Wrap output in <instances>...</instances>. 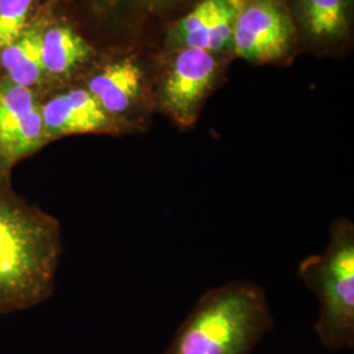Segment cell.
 <instances>
[{"instance_id":"1","label":"cell","mask_w":354,"mask_h":354,"mask_svg":"<svg viewBox=\"0 0 354 354\" xmlns=\"http://www.w3.org/2000/svg\"><path fill=\"white\" fill-rule=\"evenodd\" d=\"M62 252L61 222L0 178V315L50 298Z\"/></svg>"},{"instance_id":"2","label":"cell","mask_w":354,"mask_h":354,"mask_svg":"<svg viewBox=\"0 0 354 354\" xmlns=\"http://www.w3.org/2000/svg\"><path fill=\"white\" fill-rule=\"evenodd\" d=\"M273 327L264 289L234 281L200 297L165 354H252Z\"/></svg>"},{"instance_id":"3","label":"cell","mask_w":354,"mask_h":354,"mask_svg":"<svg viewBox=\"0 0 354 354\" xmlns=\"http://www.w3.org/2000/svg\"><path fill=\"white\" fill-rule=\"evenodd\" d=\"M304 285L315 292V332L329 351L354 348V223L336 218L324 251L306 257L298 268Z\"/></svg>"},{"instance_id":"4","label":"cell","mask_w":354,"mask_h":354,"mask_svg":"<svg viewBox=\"0 0 354 354\" xmlns=\"http://www.w3.org/2000/svg\"><path fill=\"white\" fill-rule=\"evenodd\" d=\"M48 143L37 92L0 76V178Z\"/></svg>"},{"instance_id":"5","label":"cell","mask_w":354,"mask_h":354,"mask_svg":"<svg viewBox=\"0 0 354 354\" xmlns=\"http://www.w3.org/2000/svg\"><path fill=\"white\" fill-rule=\"evenodd\" d=\"M216 62L212 53L183 49L174 61L159 95V106L177 125L194 124L213 86Z\"/></svg>"},{"instance_id":"6","label":"cell","mask_w":354,"mask_h":354,"mask_svg":"<svg viewBox=\"0 0 354 354\" xmlns=\"http://www.w3.org/2000/svg\"><path fill=\"white\" fill-rule=\"evenodd\" d=\"M290 19L274 0L243 3L234 28L236 54L257 62L281 57L290 44Z\"/></svg>"},{"instance_id":"7","label":"cell","mask_w":354,"mask_h":354,"mask_svg":"<svg viewBox=\"0 0 354 354\" xmlns=\"http://www.w3.org/2000/svg\"><path fill=\"white\" fill-rule=\"evenodd\" d=\"M46 140L83 134H117L127 127L114 120L87 88H73L41 99Z\"/></svg>"},{"instance_id":"8","label":"cell","mask_w":354,"mask_h":354,"mask_svg":"<svg viewBox=\"0 0 354 354\" xmlns=\"http://www.w3.org/2000/svg\"><path fill=\"white\" fill-rule=\"evenodd\" d=\"M244 0H203L175 29L183 49L219 51L232 45L234 28Z\"/></svg>"},{"instance_id":"9","label":"cell","mask_w":354,"mask_h":354,"mask_svg":"<svg viewBox=\"0 0 354 354\" xmlns=\"http://www.w3.org/2000/svg\"><path fill=\"white\" fill-rule=\"evenodd\" d=\"M87 89L111 117L124 127H133L143 106L142 73L136 64L124 61L106 66L89 79Z\"/></svg>"},{"instance_id":"10","label":"cell","mask_w":354,"mask_h":354,"mask_svg":"<svg viewBox=\"0 0 354 354\" xmlns=\"http://www.w3.org/2000/svg\"><path fill=\"white\" fill-rule=\"evenodd\" d=\"M44 29L29 24L24 33L11 45L0 50V64L6 77L15 84L36 91L44 79V64L41 54Z\"/></svg>"},{"instance_id":"11","label":"cell","mask_w":354,"mask_h":354,"mask_svg":"<svg viewBox=\"0 0 354 354\" xmlns=\"http://www.w3.org/2000/svg\"><path fill=\"white\" fill-rule=\"evenodd\" d=\"M92 49L84 38L66 26L44 30L41 54L44 71L50 76H64L88 59Z\"/></svg>"},{"instance_id":"12","label":"cell","mask_w":354,"mask_h":354,"mask_svg":"<svg viewBox=\"0 0 354 354\" xmlns=\"http://www.w3.org/2000/svg\"><path fill=\"white\" fill-rule=\"evenodd\" d=\"M304 11L308 28L317 37L335 36L344 29V0H304Z\"/></svg>"},{"instance_id":"13","label":"cell","mask_w":354,"mask_h":354,"mask_svg":"<svg viewBox=\"0 0 354 354\" xmlns=\"http://www.w3.org/2000/svg\"><path fill=\"white\" fill-rule=\"evenodd\" d=\"M32 3L33 0H0V50L24 33Z\"/></svg>"}]
</instances>
